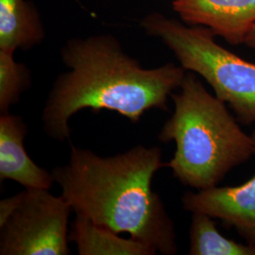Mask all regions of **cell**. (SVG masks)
<instances>
[{
  "mask_svg": "<svg viewBox=\"0 0 255 255\" xmlns=\"http://www.w3.org/2000/svg\"><path fill=\"white\" fill-rule=\"evenodd\" d=\"M16 195L14 208L0 223V255H69V203L47 189Z\"/></svg>",
  "mask_w": 255,
  "mask_h": 255,
  "instance_id": "obj_5",
  "label": "cell"
},
{
  "mask_svg": "<svg viewBox=\"0 0 255 255\" xmlns=\"http://www.w3.org/2000/svg\"><path fill=\"white\" fill-rule=\"evenodd\" d=\"M244 45H246L250 48L255 49V26L248 33V35L245 38V41H244Z\"/></svg>",
  "mask_w": 255,
  "mask_h": 255,
  "instance_id": "obj_13",
  "label": "cell"
},
{
  "mask_svg": "<svg viewBox=\"0 0 255 255\" xmlns=\"http://www.w3.org/2000/svg\"><path fill=\"white\" fill-rule=\"evenodd\" d=\"M171 99L173 114L158 139L175 142L173 157L165 166L182 184L196 190L218 186L231 170L255 155L252 135L240 127L227 104L207 91L195 75L185 74Z\"/></svg>",
  "mask_w": 255,
  "mask_h": 255,
  "instance_id": "obj_3",
  "label": "cell"
},
{
  "mask_svg": "<svg viewBox=\"0 0 255 255\" xmlns=\"http://www.w3.org/2000/svg\"><path fill=\"white\" fill-rule=\"evenodd\" d=\"M162 155L158 146L137 145L101 157L70 144L68 162L51 173L76 215L118 234L126 233L157 254L174 255L179 248L173 220L152 189L155 174L166 165Z\"/></svg>",
  "mask_w": 255,
  "mask_h": 255,
  "instance_id": "obj_1",
  "label": "cell"
},
{
  "mask_svg": "<svg viewBox=\"0 0 255 255\" xmlns=\"http://www.w3.org/2000/svg\"><path fill=\"white\" fill-rule=\"evenodd\" d=\"M184 22L201 25L232 45L244 44L255 26V0H173Z\"/></svg>",
  "mask_w": 255,
  "mask_h": 255,
  "instance_id": "obj_7",
  "label": "cell"
},
{
  "mask_svg": "<svg viewBox=\"0 0 255 255\" xmlns=\"http://www.w3.org/2000/svg\"><path fill=\"white\" fill-rule=\"evenodd\" d=\"M214 219L204 213L192 214L189 255H255V245L239 243L224 237Z\"/></svg>",
  "mask_w": 255,
  "mask_h": 255,
  "instance_id": "obj_11",
  "label": "cell"
},
{
  "mask_svg": "<svg viewBox=\"0 0 255 255\" xmlns=\"http://www.w3.org/2000/svg\"><path fill=\"white\" fill-rule=\"evenodd\" d=\"M252 137L255 155V129ZM182 202L184 210L219 219L227 227L235 229L248 243L255 245V175L240 185L186 192Z\"/></svg>",
  "mask_w": 255,
  "mask_h": 255,
  "instance_id": "obj_6",
  "label": "cell"
},
{
  "mask_svg": "<svg viewBox=\"0 0 255 255\" xmlns=\"http://www.w3.org/2000/svg\"><path fill=\"white\" fill-rule=\"evenodd\" d=\"M119 234L95 224L81 215H76L69 241L75 243L80 255H154L152 248L132 237Z\"/></svg>",
  "mask_w": 255,
  "mask_h": 255,
  "instance_id": "obj_9",
  "label": "cell"
},
{
  "mask_svg": "<svg viewBox=\"0 0 255 255\" xmlns=\"http://www.w3.org/2000/svg\"><path fill=\"white\" fill-rule=\"evenodd\" d=\"M27 124L16 115L0 117V181L10 180L27 189H47L54 183L52 173L39 166L27 154L24 140Z\"/></svg>",
  "mask_w": 255,
  "mask_h": 255,
  "instance_id": "obj_8",
  "label": "cell"
},
{
  "mask_svg": "<svg viewBox=\"0 0 255 255\" xmlns=\"http://www.w3.org/2000/svg\"><path fill=\"white\" fill-rule=\"evenodd\" d=\"M38 14L25 0H0V50L14 53L29 49L44 39Z\"/></svg>",
  "mask_w": 255,
  "mask_h": 255,
  "instance_id": "obj_10",
  "label": "cell"
},
{
  "mask_svg": "<svg viewBox=\"0 0 255 255\" xmlns=\"http://www.w3.org/2000/svg\"><path fill=\"white\" fill-rule=\"evenodd\" d=\"M30 85V76L24 64L16 63L13 53L0 50V112L9 113L12 105Z\"/></svg>",
  "mask_w": 255,
  "mask_h": 255,
  "instance_id": "obj_12",
  "label": "cell"
},
{
  "mask_svg": "<svg viewBox=\"0 0 255 255\" xmlns=\"http://www.w3.org/2000/svg\"><path fill=\"white\" fill-rule=\"evenodd\" d=\"M62 58L68 71L56 80L42 113L46 135L60 142L70 138L69 120L82 110L117 112L134 124L149 110L167 111L186 74L174 64L144 68L109 35L70 40Z\"/></svg>",
  "mask_w": 255,
  "mask_h": 255,
  "instance_id": "obj_2",
  "label": "cell"
},
{
  "mask_svg": "<svg viewBox=\"0 0 255 255\" xmlns=\"http://www.w3.org/2000/svg\"><path fill=\"white\" fill-rule=\"evenodd\" d=\"M142 27L162 40L184 70L203 78L240 123H255V63L219 45L206 27H187L160 13L146 16Z\"/></svg>",
  "mask_w": 255,
  "mask_h": 255,
  "instance_id": "obj_4",
  "label": "cell"
}]
</instances>
